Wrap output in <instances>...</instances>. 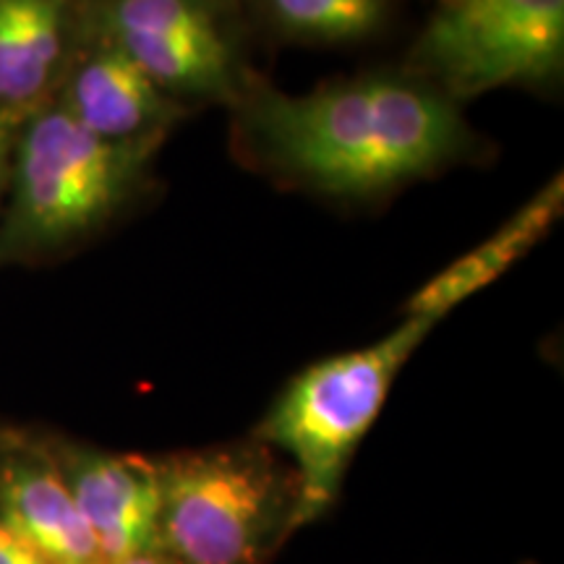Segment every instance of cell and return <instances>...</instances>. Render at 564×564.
I'll use <instances>...</instances> for the list:
<instances>
[{
	"instance_id": "cell-5",
	"label": "cell",
	"mask_w": 564,
	"mask_h": 564,
	"mask_svg": "<svg viewBox=\"0 0 564 564\" xmlns=\"http://www.w3.org/2000/svg\"><path fill=\"white\" fill-rule=\"evenodd\" d=\"M564 0H449L421 34L413 66L449 100L560 74Z\"/></svg>"
},
{
	"instance_id": "cell-4",
	"label": "cell",
	"mask_w": 564,
	"mask_h": 564,
	"mask_svg": "<svg viewBox=\"0 0 564 564\" xmlns=\"http://www.w3.org/2000/svg\"><path fill=\"white\" fill-rule=\"evenodd\" d=\"M160 552L178 564H264L295 533L291 465L253 440L160 457Z\"/></svg>"
},
{
	"instance_id": "cell-2",
	"label": "cell",
	"mask_w": 564,
	"mask_h": 564,
	"mask_svg": "<svg viewBox=\"0 0 564 564\" xmlns=\"http://www.w3.org/2000/svg\"><path fill=\"white\" fill-rule=\"evenodd\" d=\"M160 144L95 137L53 100L32 110L0 209V270L53 257L110 223L147 181Z\"/></svg>"
},
{
	"instance_id": "cell-12",
	"label": "cell",
	"mask_w": 564,
	"mask_h": 564,
	"mask_svg": "<svg viewBox=\"0 0 564 564\" xmlns=\"http://www.w3.org/2000/svg\"><path fill=\"white\" fill-rule=\"evenodd\" d=\"M280 32L303 42H358L379 30L390 0H259Z\"/></svg>"
},
{
	"instance_id": "cell-10",
	"label": "cell",
	"mask_w": 564,
	"mask_h": 564,
	"mask_svg": "<svg viewBox=\"0 0 564 564\" xmlns=\"http://www.w3.org/2000/svg\"><path fill=\"white\" fill-rule=\"evenodd\" d=\"M68 55V0H0V108L45 105Z\"/></svg>"
},
{
	"instance_id": "cell-1",
	"label": "cell",
	"mask_w": 564,
	"mask_h": 564,
	"mask_svg": "<svg viewBox=\"0 0 564 564\" xmlns=\"http://www.w3.org/2000/svg\"><path fill=\"white\" fill-rule=\"evenodd\" d=\"M259 160L322 194L373 196L434 175L468 150L455 102L423 82L364 76L306 95L241 97Z\"/></svg>"
},
{
	"instance_id": "cell-8",
	"label": "cell",
	"mask_w": 564,
	"mask_h": 564,
	"mask_svg": "<svg viewBox=\"0 0 564 564\" xmlns=\"http://www.w3.org/2000/svg\"><path fill=\"white\" fill-rule=\"evenodd\" d=\"M105 564L160 552V465L144 455L66 449L58 460Z\"/></svg>"
},
{
	"instance_id": "cell-3",
	"label": "cell",
	"mask_w": 564,
	"mask_h": 564,
	"mask_svg": "<svg viewBox=\"0 0 564 564\" xmlns=\"http://www.w3.org/2000/svg\"><path fill=\"white\" fill-rule=\"evenodd\" d=\"M434 324L432 316H405L382 340L308 366L259 423L253 440L285 455L299 484L295 531L335 505L358 444Z\"/></svg>"
},
{
	"instance_id": "cell-15",
	"label": "cell",
	"mask_w": 564,
	"mask_h": 564,
	"mask_svg": "<svg viewBox=\"0 0 564 564\" xmlns=\"http://www.w3.org/2000/svg\"><path fill=\"white\" fill-rule=\"evenodd\" d=\"M167 564H178V562H175V560H171V562H167Z\"/></svg>"
},
{
	"instance_id": "cell-11",
	"label": "cell",
	"mask_w": 564,
	"mask_h": 564,
	"mask_svg": "<svg viewBox=\"0 0 564 564\" xmlns=\"http://www.w3.org/2000/svg\"><path fill=\"white\" fill-rule=\"evenodd\" d=\"M564 207V183L554 178L541 188L512 220L486 238L481 246L468 251L432 278L419 293L408 301V316H432L440 322L444 314L460 306L465 299L481 293L494 280H499L510 267L533 249L554 223L560 220Z\"/></svg>"
},
{
	"instance_id": "cell-7",
	"label": "cell",
	"mask_w": 564,
	"mask_h": 564,
	"mask_svg": "<svg viewBox=\"0 0 564 564\" xmlns=\"http://www.w3.org/2000/svg\"><path fill=\"white\" fill-rule=\"evenodd\" d=\"M51 100L108 141L165 139L183 116L181 102L162 91L129 55L95 37H82V45L70 51Z\"/></svg>"
},
{
	"instance_id": "cell-13",
	"label": "cell",
	"mask_w": 564,
	"mask_h": 564,
	"mask_svg": "<svg viewBox=\"0 0 564 564\" xmlns=\"http://www.w3.org/2000/svg\"><path fill=\"white\" fill-rule=\"evenodd\" d=\"M30 112L32 110L0 108V209H3L6 192H9L11 162H13V150H17L19 131H21V126H24L26 118H30Z\"/></svg>"
},
{
	"instance_id": "cell-16",
	"label": "cell",
	"mask_w": 564,
	"mask_h": 564,
	"mask_svg": "<svg viewBox=\"0 0 564 564\" xmlns=\"http://www.w3.org/2000/svg\"><path fill=\"white\" fill-rule=\"evenodd\" d=\"M442 3H449V0H442Z\"/></svg>"
},
{
	"instance_id": "cell-9",
	"label": "cell",
	"mask_w": 564,
	"mask_h": 564,
	"mask_svg": "<svg viewBox=\"0 0 564 564\" xmlns=\"http://www.w3.org/2000/svg\"><path fill=\"white\" fill-rule=\"evenodd\" d=\"M0 523L42 564H105L55 457L17 449L0 460Z\"/></svg>"
},
{
	"instance_id": "cell-17",
	"label": "cell",
	"mask_w": 564,
	"mask_h": 564,
	"mask_svg": "<svg viewBox=\"0 0 564 564\" xmlns=\"http://www.w3.org/2000/svg\"><path fill=\"white\" fill-rule=\"evenodd\" d=\"M525 564H535V562H525Z\"/></svg>"
},
{
	"instance_id": "cell-6",
	"label": "cell",
	"mask_w": 564,
	"mask_h": 564,
	"mask_svg": "<svg viewBox=\"0 0 564 564\" xmlns=\"http://www.w3.org/2000/svg\"><path fill=\"white\" fill-rule=\"evenodd\" d=\"M84 37L116 45L178 102H241L249 89L207 0H97Z\"/></svg>"
},
{
	"instance_id": "cell-14",
	"label": "cell",
	"mask_w": 564,
	"mask_h": 564,
	"mask_svg": "<svg viewBox=\"0 0 564 564\" xmlns=\"http://www.w3.org/2000/svg\"><path fill=\"white\" fill-rule=\"evenodd\" d=\"M0 564H42V560L19 535L0 523Z\"/></svg>"
}]
</instances>
